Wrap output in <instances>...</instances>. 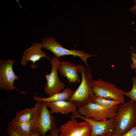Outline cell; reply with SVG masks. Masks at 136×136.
<instances>
[{
    "instance_id": "d4e9b609",
    "label": "cell",
    "mask_w": 136,
    "mask_h": 136,
    "mask_svg": "<svg viewBox=\"0 0 136 136\" xmlns=\"http://www.w3.org/2000/svg\"><path fill=\"white\" fill-rule=\"evenodd\" d=\"M133 2L135 4V5L129 8L128 10L129 11L133 12L134 14L136 10V0H133Z\"/></svg>"
},
{
    "instance_id": "5b68a950",
    "label": "cell",
    "mask_w": 136,
    "mask_h": 136,
    "mask_svg": "<svg viewBox=\"0 0 136 136\" xmlns=\"http://www.w3.org/2000/svg\"><path fill=\"white\" fill-rule=\"evenodd\" d=\"M91 86L93 92L96 97L117 101L121 104L125 103L124 93L126 91L119 89L111 82L100 79H92Z\"/></svg>"
},
{
    "instance_id": "3957f363",
    "label": "cell",
    "mask_w": 136,
    "mask_h": 136,
    "mask_svg": "<svg viewBox=\"0 0 136 136\" xmlns=\"http://www.w3.org/2000/svg\"><path fill=\"white\" fill-rule=\"evenodd\" d=\"M34 107L32 130H36L41 136H46L48 131L56 127L54 117L48 110L46 102L37 101Z\"/></svg>"
},
{
    "instance_id": "ac0fdd59",
    "label": "cell",
    "mask_w": 136,
    "mask_h": 136,
    "mask_svg": "<svg viewBox=\"0 0 136 136\" xmlns=\"http://www.w3.org/2000/svg\"><path fill=\"white\" fill-rule=\"evenodd\" d=\"M132 80L133 83L132 89L128 92H125L124 95L129 98L130 100L136 102V77H133Z\"/></svg>"
},
{
    "instance_id": "8992f818",
    "label": "cell",
    "mask_w": 136,
    "mask_h": 136,
    "mask_svg": "<svg viewBox=\"0 0 136 136\" xmlns=\"http://www.w3.org/2000/svg\"><path fill=\"white\" fill-rule=\"evenodd\" d=\"M118 106L105 107L90 102L79 107L78 111L86 118L95 121H104L116 116Z\"/></svg>"
},
{
    "instance_id": "4fadbf2b",
    "label": "cell",
    "mask_w": 136,
    "mask_h": 136,
    "mask_svg": "<svg viewBox=\"0 0 136 136\" xmlns=\"http://www.w3.org/2000/svg\"><path fill=\"white\" fill-rule=\"evenodd\" d=\"M46 103L47 107L50 108L51 114L61 113L67 115L77 110L76 105L68 101L62 100Z\"/></svg>"
},
{
    "instance_id": "6da1fadb",
    "label": "cell",
    "mask_w": 136,
    "mask_h": 136,
    "mask_svg": "<svg viewBox=\"0 0 136 136\" xmlns=\"http://www.w3.org/2000/svg\"><path fill=\"white\" fill-rule=\"evenodd\" d=\"M79 73H81L82 81L80 85L73 91L71 97L67 100L79 107L90 102H94L96 97L92 88V73L91 69L81 65Z\"/></svg>"
},
{
    "instance_id": "4316f807",
    "label": "cell",
    "mask_w": 136,
    "mask_h": 136,
    "mask_svg": "<svg viewBox=\"0 0 136 136\" xmlns=\"http://www.w3.org/2000/svg\"><path fill=\"white\" fill-rule=\"evenodd\" d=\"M135 73H136V71H135Z\"/></svg>"
},
{
    "instance_id": "d6986e66",
    "label": "cell",
    "mask_w": 136,
    "mask_h": 136,
    "mask_svg": "<svg viewBox=\"0 0 136 136\" xmlns=\"http://www.w3.org/2000/svg\"><path fill=\"white\" fill-rule=\"evenodd\" d=\"M104 101L106 107L117 106L121 104L118 101L104 98Z\"/></svg>"
},
{
    "instance_id": "603a6c76",
    "label": "cell",
    "mask_w": 136,
    "mask_h": 136,
    "mask_svg": "<svg viewBox=\"0 0 136 136\" xmlns=\"http://www.w3.org/2000/svg\"><path fill=\"white\" fill-rule=\"evenodd\" d=\"M131 59L133 61V63L130 65V68L133 69H136V54L132 53Z\"/></svg>"
},
{
    "instance_id": "e0dca14e",
    "label": "cell",
    "mask_w": 136,
    "mask_h": 136,
    "mask_svg": "<svg viewBox=\"0 0 136 136\" xmlns=\"http://www.w3.org/2000/svg\"><path fill=\"white\" fill-rule=\"evenodd\" d=\"M7 129L8 136H31L27 135L18 127L12 124L10 122L8 123Z\"/></svg>"
},
{
    "instance_id": "7c38bea8",
    "label": "cell",
    "mask_w": 136,
    "mask_h": 136,
    "mask_svg": "<svg viewBox=\"0 0 136 136\" xmlns=\"http://www.w3.org/2000/svg\"><path fill=\"white\" fill-rule=\"evenodd\" d=\"M81 66L63 60L60 61L58 71L62 76L66 78L69 83L76 84L81 82V78L78 74Z\"/></svg>"
},
{
    "instance_id": "52a82bcc",
    "label": "cell",
    "mask_w": 136,
    "mask_h": 136,
    "mask_svg": "<svg viewBox=\"0 0 136 136\" xmlns=\"http://www.w3.org/2000/svg\"><path fill=\"white\" fill-rule=\"evenodd\" d=\"M51 65L50 73L48 74L45 72V76L47 82L44 88V91L48 96L60 92L65 89V85L60 80L58 76V69L60 61L58 58L54 56L49 60Z\"/></svg>"
},
{
    "instance_id": "ba28073f",
    "label": "cell",
    "mask_w": 136,
    "mask_h": 136,
    "mask_svg": "<svg viewBox=\"0 0 136 136\" xmlns=\"http://www.w3.org/2000/svg\"><path fill=\"white\" fill-rule=\"evenodd\" d=\"M115 117L106 120L95 121L85 118L81 115L78 110L72 112L71 119H81L89 123L91 125V130L89 136H101L113 134L115 129Z\"/></svg>"
},
{
    "instance_id": "5bb4252c",
    "label": "cell",
    "mask_w": 136,
    "mask_h": 136,
    "mask_svg": "<svg viewBox=\"0 0 136 136\" xmlns=\"http://www.w3.org/2000/svg\"><path fill=\"white\" fill-rule=\"evenodd\" d=\"M73 93L71 90L68 88L64 89L62 92L55 94L47 97L42 98L33 96V98L37 101L51 102L60 100H68Z\"/></svg>"
},
{
    "instance_id": "30bf717a",
    "label": "cell",
    "mask_w": 136,
    "mask_h": 136,
    "mask_svg": "<svg viewBox=\"0 0 136 136\" xmlns=\"http://www.w3.org/2000/svg\"><path fill=\"white\" fill-rule=\"evenodd\" d=\"M59 129V136H89L91 127L86 121L80 122L71 119L61 125Z\"/></svg>"
},
{
    "instance_id": "44dd1931",
    "label": "cell",
    "mask_w": 136,
    "mask_h": 136,
    "mask_svg": "<svg viewBox=\"0 0 136 136\" xmlns=\"http://www.w3.org/2000/svg\"><path fill=\"white\" fill-rule=\"evenodd\" d=\"M94 102L100 106L105 107L104 101V98L103 97H96L94 99Z\"/></svg>"
},
{
    "instance_id": "cb8c5ba5",
    "label": "cell",
    "mask_w": 136,
    "mask_h": 136,
    "mask_svg": "<svg viewBox=\"0 0 136 136\" xmlns=\"http://www.w3.org/2000/svg\"><path fill=\"white\" fill-rule=\"evenodd\" d=\"M31 136H41L38 133V132L35 129L32 130L30 133ZM46 136H50V134L47 135Z\"/></svg>"
},
{
    "instance_id": "7402d4cb",
    "label": "cell",
    "mask_w": 136,
    "mask_h": 136,
    "mask_svg": "<svg viewBox=\"0 0 136 136\" xmlns=\"http://www.w3.org/2000/svg\"><path fill=\"white\" fill-rule=\"evenodd\" d=\"M49 132L50 136H59L60 131L58 128H54L49 131Z\"/></svg>"
},
{
    "instance_id": "7a4b0ae2",
    "label": "cell",
    "mask_w": 136,
    "mask_h": 136,
    "mask_svg": "<svg viewBox=\"0 0 136 136\" xmlns=\"http://www.w3.org/2000/svg\"><path fill=\"white\" fill-rule=\"evenodd\" d=\"M115 136H119L136 125V102L130 100L118 106L115 117Z\"/></svg>"
},
{
    "instance_id": "ffe728a7",
    "label": "cell",
    "mask_w": 136,
    "mask_h": 136,
    "mask_svg": "<svg viewBox=\"0 0 136 136\" xmlns=\"http://www.w3.org/2000/svg\"><path fill=\"white\" fill-rule=\"evenodd\" d=\"M119 136H136V125L127 131Z\"/></svg>"
},
{
    "instance_id": "9c48e42d",
    "label": "cell",
    "mask_w": 136,
    "mask_h": 136,
    "mask_svg": "<svg viewBox=\"0 0 136 136\" xmlns=\"http://www.w3.org/2000/svg\"><path fill=\"white\" fill-rule=\"evenodd\" d=\"M16 61L9 59L0 60V88L7 91L16 89L23 93H26L19 90L14 86L15 81L19 79L13 69V64Z\"/></svg>"
},
{
    "instance_id": "8fae6325",
    "label": "cell",
    "mask_w": 136,
    "mask_h": 136,
    "mask_svg": "<svg viewBox=\"0 0 136 136\" xmlns=\"http://www.w3.org/2000/svg\"><path fill=\"white\" fill-rule=\"evenodd\" d=\"M42 47L43 46L41 43L33 42L30 47L25 49L23 52L20 61L21 64L26 66L28 61H31L32 64H31V67L33 69L38 66L35 65V63L41 58H46L49 60H50V58L48 56L47 53L42 50Z\"/></svg>"
},
{
    "instance_id": "484cf974",
    "label": "cell",
    "mask_w": 136,
    "mask_h": 136,
    "mask_svg": "<svg viewBox=\"0 0 136 136\" xmlns=\"http://www.w3.org/2000/svg\"><path fill=\"white\" fill-rule=\"evenodd\" d=\"M101 136H115L114 134L111 135H104Z\"/></svg>"
},
{
    "instance_id": "277c9868",
    "label": "cell",
    "mask_w": 136,
    "mask_h": 136,
    "mask_svg": "<svg viewBox=\"0 0 136 136\" xmlns=\"http://www.w3.org/2000/svg\"><path fill=\"white\" fill-rule=\"evenodd\" d=\"M41 43L44 49L50 51L57 58L68 55H72L75 57H78L87 67H89L87 58L97 55L88 53L80 50L66 49L62 47L60 43L57 41L52 37H47L42 39Z\"/></svg>"
},
{
    "instance_id": "2e32d148",
    "label": "cell",
    "mask_w": 136,
    "mask_h": 136,
    "mask_svg": "<svg viewBox=\"0 0 136 136\" xmlns=\"http://www.w3.org/2000/svg\"><path fill=\"white\" fill-rule=\"evenodd\" d=\"M10 122L13 125L18 127L27 135H30L33 124V119L24 122H17L12 121Z\"/></svg>"
},
{
    "instance_id": "9a60e30c",
    "label": "cell",
    "mask_w": 136,
    "mask_h": 136,
    "mask_svg": "<svg viewBox=\"0 0 136 136\" xmlns=\"http://www.w3.org/2000/svg\"><path fill=\"white\" fill-rule=\"evenodd\" d=\"M35 108H26L21 110L16 115L12 121L16 122H27L33 119Z\"/></svg>"
}]
</instances>
